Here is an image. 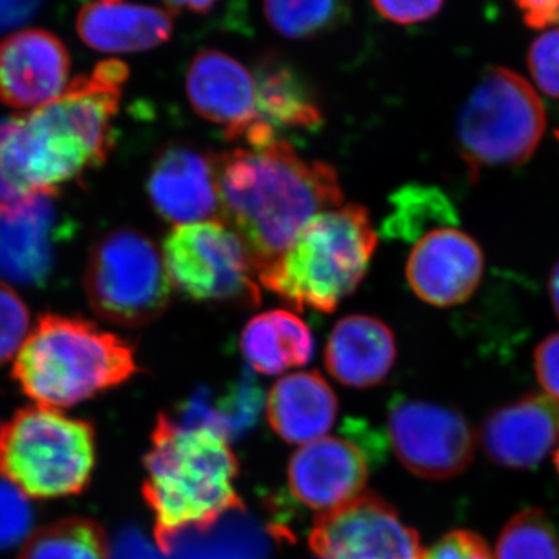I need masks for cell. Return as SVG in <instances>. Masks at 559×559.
Instances as JSON below:
<instances>
[{
    "label": "cell",
    "instance_id": "74e56055",
    "mask_svg": "<svg viewBox=\"0 0 559 559\" xmlns=\"http://www.w3.org/2000/svg\"><path fill=\"white\" fill-rule=\"evenodd\" d=\"M219 0H164L171 11H190V13H205L215 7Z\"/></svg>",
    "mask_w": 559,
    "mask_h": 559
},
{
    "label": "cell",
    "instance_id": "f546056e",
    "mask_svg": "<svg viewBox=\"0 0 559 559\" xmlns=\"http://www.w3.org/2000/svg\"><path fill=\"white\" fill-rule=\"evenodd\" d=\"M32 525V509L27 496L0 480V549L14 546L25 538Z\"/></svg>",
    "mask_w": 559,
    "mask_h": 559
},
{
    "label": "cell",
    "instance_id": "7a4b0ae2",
    "mask_svg": "<svg viewBox=\"0 0 559 559\" xmlns=\"http://www.w3.org/2000/svg\"><path fill=\"white\" fill-rule=\"evenodd\" d=\"M127 79L123 62H102L53 102L0 121V164L22 197L55 193L108 159Z\"/></svg>",
    "mask_w": 559,
    "mask_h": 559
},
{
    "label": "cell",
    "instance_id": "ab89813d",
    "mask_svg": "<svg viewBox=\"0 0 559 559\" xmlns=\"http://www.w3.org/2000/svg\"><path fill=\"white\" fill-rule=\"evenodd\" d=\"M549 293L551 305H554V310L559 319V261L555 264L554 271L550 274Z\"/></svg>",
    "mask_w": 559,
    "mask_h": 559
},
{
    "label": "cell",
    "instance_id": "6da1fadb",
    "mask_svg": "<svg viewBox=\"0 0 559 559\" xmlns=\"http://www.w3.org/2000/svg\"><path fill=\"white\" fill-rule=\"evenodd\" d=\"M218 215L249 252L257 277L314 216L344 200L333 165L301 157L285 140L213 156Z\"/></svg>",
    "mask_w": 559,
    "mask_h": 559
},
{
    "label": "cell",
    "instance_id": "9c48e42d",
    "mask_svg": "<svg viewBox=\"0 0 559 559\" xmlns=\"http://www.w3.org/2000/svg\"><path fill=\"white\" fill-rule=\"evenodd\" d=\"M171 285L198 304L257 307L255 267L240 238L223 221L176 226L164 242Z\"/></svg>",
    "mask_w": 559,
    "mask_h": 559
},
{
    "label": "cell",
    "instance_id": "ffe728a7",
    "mask_svg": "<svg viewBox=\"0 0 559 559\" xmlns=\"http://www.w3.org/2000/svg\"><path fill=\"white\" fill-rule=\"evenodd\" d=\"M393 331L373 316L353 314L331 331L325 366L334 380L355 389L380 385L395 366Z\"/></svg>",
    "mask_w": 559,
    "mask_h": 559
},
{
    "label": "cell",
    "instance_id": "8d00e7d4",
    "mask_svg": "<svg viewBox=\"0 0 559 559\" xmlns=\"http://www.w3.org/2000/svg\"><path fill=\"white\" fill-rule=\"evenodd\" d=\"M110 559H157L154 551L150 549L148 544L142 539V536L135 533L120 536L114 547V555Z\"/></svg>",
    "mask_w": 559,
    "mask_h": 559
},
{
    "label": "cell",
    "instance_id": "b9f144b4",
    "mask_svg": "<svg viewBox=\"0 0 559 559\" xmlns=\"http://www.w3.org/2000/svg\"><path fill=\"white\" fill-rule=\"evenodd\" d=\"M555 24H559V7H558V11H557V21H555Z\"/></svg>",
    "mask_w": 559,
    "mask_h": 559
},
{
    "label": "cell",
    "instance_id": "44dd1931",
    "mask_svg": "<svg viewBox=\"0 0 559 559\" xmlns=\"http://www.w3.org/2000/svg\"><path fill=\"white\" fill-rule=\"evenodd\" d=\"M76 32L84 44L103 53H138L167 43L173 20L156 7L95 2L80 10Z\"/></svg>",
    "mask_w": 559,
    "mask_h": 559
},
{
    "label": "cell",
    "instance_id": "277c9868",
    "mask_svg": "<svg viewBox=\"0 0 559 559\" xmlns=\"http://www.w3.org/2000/svg\"><path fill=\"white\" fill-rule=\"evenodd\" d=\"M134 347L86 320L46 314L14 360V380L36 406L66 409L138 373Z\"/></svg>",
    "mask_w": 559,
    "mask_h": 559
},
{
    "label": "cell",
    "instance_id": "603a6c76",
    "mask_svg": "<svg viewBox=\"0 0 559 559\" xmlns=\"http://www.w3.org/2000/svg\"><path fill=\"white\" fill-rule=\"evenodd\" d=\"M257 116L264 130H314L323 121L322 108L310 84L288 62L263 58L257 66Z\"/></svg>",
    "mask_w": 559,
    "mask_h": 559
},
{
    "label": "cell",
    "instance_id": "ac0fdd59",
    "mask_svg": "<svg viewBox=\"0 0 559 559\" xmlns=\"http://www.w3.org/2000/svg\"><path fill=\"white\" fill-rule=\"evenodd\" d=\"M559 441V401L528 395L485 419L481 443L488 457L506 468L539 465Z\"/></svg>",
    "mask_w": 559,
    "mask_h": 559
},
{
    "label": "cell",
    "instance_id": "d590c367",
    "mask_svg": "<svg viewBox=\"0 0 559 559\" xmlns=\"http://www.w3.org/2000/svg\"><path fill=\"white\" fill-rule=\"evenodd\" d=\"M514 3L528 27H549L557 21L559 0H514Z\"/></svg>",
    "mask_w": 559,
    "mask_h": 559
},
{
    "label": "cell",
    "instance_id": "484cf974",
    "mask_svg": "<svg viewBox=\"0 0 559 559\" xmlns=\"http://www.w3.org/2000/svg\"><path fill=\"white\" fill-rule=\"evenodd\" d=\"M349 0H263L271 27L290 39L334 31L349 16Z\"/></svg>",
    "mask_w": 559,
    "mask_h": 559
},
{
    "label": "cell",
    "instance_id": "7bdbcfd3",
    "mask_svg": "<svg viewBox=\"0 0 559 559\" xmlns=\"http://www.w3.org/2000/svg\"><path fill=\"white\" fill-rule=\"evenodd\" d=\"M102 2H120V0H102Z\"/></svg>",
    "mask_w": 559,
    "mask_h": 559
},
{
    "label": "cell",
    "instance_id": "9a60e30c",
    "mask_svg": "<svg viewBox=\"0 0 559 559\" xmlns=\"http://www.w3.org/2000/svg\"><path fill=\"white\" fill-rule=\"evenodd\" d=\"M70 55L58 36L39 28L0 40V102L38 109L68 90Z\"/></svg>",
    "mask_w": 559,
    "mask_h": 559
},
{
    "label": "cell",
    "instance_id": "7402d4cb",
    "mask_svg": "<svg viewBox=\"0 0 559 559\" xmlns=\"http://www.w3.org/2000/svg\"><path fill=\"white\" fill-rule=\"evenodd\" d=\"M337 396L319 371L282 378L266 401L267 421L283 440L307 444L322 439L336 421Z\"/></svg>",
    "mask_w": 559,
    "mask_h": 559
},
{
    "label": "cell",
    "instance_id": "3957f363",
    "mask_svg": "<svg viewBox=\"0 0 559 559\" xmlns=\"http://www.w3.org/2000/svg\"><path fill=\"white\" fill-rule=\"evenodd\" d=\"M143 498L154 516V536L204 527L245 506L237 489L240 466L229 439L209 426H183L162 414L145 457Z\"/></svg>",
    "mask_w": 559,
    "mask_h": 559
},
{
    "label": "cell",
    "instance_id": "52a82bcc",
    "mask_svg": "<svg viewBox=\"0 0 559 559\" xmlns=\"http://www.w3.org/2000/svg\"><path fill=\"white\" fill-rule=\"evenodd\" d=\"M546 124V109L527 80L510 69H489L460 109V156L471 175L522 164L538 148Z\"/></svg>",
    "mask_w": 559,
    "mask_h": 559
},
{
    "label": "cell",
    "instance_id": "4dcf8cb0",
    "mask_svg": "<svg viewBox=\"0 0 559 559\" xmlns=\"http://www.w3.org/2000/svg\"><path fill=\"white\" fill-rule=\"evenodd\" d=\"M528 69L544 94L559 98V31L544 33L532 44Z\"/></svg>",
    "mask_w": 559,
    "mask_h": 559
},
{
    "label": "cell",
    "instance_id": "836d02e7",
    "mask_svg": "<svg viewBox=\"0 0 559 559\" xmlns=\"http://www.w3.org/2000/svg\"><path fill=\"white\" fill-rule=\"evenodd\" d=\"M535 369L546 395L559 401V333L540 342L535 352Z\"/></svg>",
    "mask_w": 559,
    "mask_h": 559
},
{
    "label": "cell",
    "instance_id": "8992f818",
    "mask_svg": "<svg viewBox=\"0 0 559 559\" xmlns=\"http://www.w3.org/2000/svg\"><path fill=\"white\" fill-rule=\"evenodd\" d=\"M94 465L95 432L83 419L33 406L0 426V476L27 498L79 495Z\"/></svg>",
    "mask_w": 559,
    "mask_h": 559
},
{
    "label": "cell",
    "instance_id": "cb8c5ba5",
    "mask_svg": "<svg viewBox=\"0 0 559 559\" xmlns=\"http://www.w3.org/2000/svg\"><path fill=\"white\" fill-rule=\"evenodd\" d=\"M241 352L253 370L280 374L304 367L314 355V336L307 323L286 310L261 312L241 333Z\"/></svg>",
    "mask_w": 559,
    "mask_h": 559
},
{
    "label": "cell",
    "instance_id": "5bb4252c",
    "mask_svg": "<svg viewBox=\"0 0 559 559\" xmlns=\"http://www.w3.org/2000/svg\"><path fill=\"white\" fill-rule=\"evenodd\" d=\"M369 473V454L358 441L322 437L290 457L288 484L300 503L325 513L359 496Z\"/></svg>",
    "mask_w": 559,
    "mask_h": 559
},
{
    "label": "cell",
    "instance_id": "2e32d148",
    "mask_svg": "<svg viewBox=\"0 0 559 559\" xmlns=\"http://www.w3.org/2000/svg\"><path fill=\"white\" fill-rule=\"evenodd\" d=\"M58 227L55 193L39 191L0 207V278L44 285L57 261Z\"/></svg>",
    "mask_w": 559,
    "mask_h": 559
},
{
    "label": "cell",
    "instance_id": "8fae6325",
    "mask_svg": "<svg viewBox=\"0 0 559 559\" xmlns=\"http://www.w3.org/2000/svg\"><path fill=\"white\" fill-rule=\"evenodd\" d=\"M322 559H423L418 533L399 511L373 492H360L337 509L320 513L310 535Z\"/></svg>",
    "mask_w": 559,
    "mask_h": 559
},
{
    "label": "cell",
    "instance_id": "4fadbf2b",
    "mask_svg": "<svg viewBox=\"0 0 559 559\" xmlns=\"http://www.w3.org/2000/svg\"><path fill=\"white\" fill-rule=\"evenodd\" d=\"M484 267V253L474 238L454 227H439L418 238L406 277L418 299L448 308L465 304L476 293Z\"/></svg>",
    "mask_w": 559,
    "mask_h": 559
},
{
    "label": "cell",
    "instance_id": "d6a6232c",
    "mask_svg": "<svg viewBox=\"0 0 559 559\" xmlns=\"http://www.w3.org/2000/svg\"><path fill=\"white\" fill-rule=\"evenodd\" d=\"M374 9L393 24L412 25L439 13L444 0H371Z\"/></svg>",
    "mask_w": 559,
    "mask_h": 559
},
{
    "label": "cell",
    "instance_id": "60d3db41",
    "mask_svg": "<svg viewBox=\"0 0 559 559\" xmlns=\"http://www.w3.org/2000/svg\"><path fill=\"white\" fill-rule=\"evenodd\" d=\"M555 466H557L558 474H559V448L557 451H555Z\"/></svg>",
    "mask_w": 559,
    "mask_h": 559
},
{
    "label": "cell",
    "instance_id": "5b68a950",
    "mask_svg": "<svg viewBox=\"0 0 559 559\" xmlns=\"http://www.w3.org/2000/svg\"><path fill=\"white\" fill-rule=\"evenodd\" d=\"M377 248L378 234L364 205L326 210L257 278L297 310L330 314L358 289Z\"/></svg>",
    "mask_w": 559,
    "mask_h": 559
},
{
    "label": "cell",
    "instance_id": "d6986e66",
    "mask_svg": "<svg viewBox=\"0 0 559 559\" xmlns=\"http://www.w3.org/2000/svg\"><path fill=\"white\" fill-rule=\"evenodd\" d=\"M275 530L245 506L204 527H186L154 536L167 559H272Z\"/></svg>",
    "mask_w": 559,
    "mask_h": 559
},
{
    "label": "cell",
    "instance_id": "e0dca14e",
    "mask_svg": "<svg viewBox=\"0 0 559 559\" xmlns=\"http://www.w3.org/2000/svg\"><path fill=\"white\" fill-rule=\"evenodd\" d=\"M146 189L154 210L175 227L218 215L212 154L186 145L162 150L151 165Z\"/></svg>",
    "mask_w": 559,
    "mask_h": 559
},
{
    "label": "cell",
    "instance_id": "83f0119b",
    "mask_svg": "<svg viewBox=\"0 0 559 559\" xmlns=\"http://www.w3.org/2000/svg\"><path fill=\"white\" fill-rule=\"evenodd\" d=\"M392 202L393 213L388 218L385 231L389 237L403 240L419 237L430 221L450 219L452 215L447 198L439 190L429 187H406L396 191Z\"/></svg>",
    "mask_w": 559,
    "mask_h": 559
},
{
    "label": "cell",
    "instance_id": "f35d334b",
    "mask_svg": "<svg viewBox=\"0 0 559 559\" xmlns=\"http://www.w3.org/2000/svg\"><path fill=\"white\" fill-rule=\"evenodd\" d=\"M20 191L11 186L9 178H7L5 171H3L2 164H0V207H7V205L14 204L22 200Z\"/></svg>",
    "mask_w": 559,
    "mask_h": 559
},
{
    "label": "cell",
    "instance_id": "ee69618b",
    "mask_svg": "<svg viewBox=\"0 0 559 559\" xmlns=\"http://www.w3.org/2000/svg\"><path fill=\"white\" fill-rule=\"evenodd\" d=\"M557 138H558V140H559V131H557Z\"/></svg>",
    "mask_w": 559,
    "mask_h": 559
},
{
    "label": "cell",
    "instance_id": "4316f807",
    "mask_svg": "<svg viewBox=\"0 0 559 559\" xmlns=\"http://www.w3.org/2000/svg\"><path fill=\"white\" fill-rule=\"evenodd\" d=\"M495 559H559L557 528L544 511H520L500 532Z\"/></svg>",
    "mask_w": 559,
    "mask_h": 559
},
{
    "label": "cell",
    "instance_id": "d4e9b609",
    "mask_svg": "<svg viewBox=\"0 0 559 559\" xmlns=\"http://www.w3.org/2000/svg\"><path fill=\"white\" fill-rule=\"evenodd\" d=\"M20 559H110V554L100 525L72 518L35 533Z\"/></svg>",
    "mask_w": 559,
    "mask_h": 559
},
{
    "label": "cell",
    "instance_id": "ba28073f",
    "mask_svg": "<svg viewBox=\"0 0 559 559\" xmlns=\"http://www.w3.org/2000/svg\"><path fill=\"white\" fill-rule=\"evenodd\" d=\"M84 288L102 319L142 326L167 311L173 285L154 242L138 230L117 229L92 248Z\"/></svg>",
    "mask_w": 559,
    "mask_h": 559
},
{
    "label": "cell",
    "instance_id": "30bf717a",
    "mask_svg": "<svg viewBox=\"0 0 559 559\" xmlns=\"http://www.w3.org/2000/svg\"><path fill=\"white\" fill-rule=\"evenodd\" d=\"M388 433L396 457L421 479L459 476L476 450L468 421L459 412L429 401L396 396L389 406Z\"/></svg>",
    "mask_w": 559,
    "mask_h": 559
},
{
    "label": "cell",
    "instance_id": "1f68e13d",
    "mask_svg": "<svg viewBox=\"0 0 559 559\" xmlns=\"http://www.w3.org/2000/svg\"><path fill=\"white\" fill-rule=\"evenodd\" d=\"M423 559H495L484 539L468 530L448 533Z\"/></svg>",
    "mask_w": 559,
    "mask_h": 559
},
{
    "label": "cell",
    "instance_id": "f1b7e54d",
    "mask_svg": "<svg viewBox=\"0 0 559 559\" xmlns=\"http://www.w3.org/2000/svg\"><path fill=\"white\" fill-rule=\"evenodd\" d=\"M28 334L31 311L5 282H0V366L20 353Z\"/></svg>",
    "mask_w": 559,
    "mask_h": 559
},
{
    "label": "cell",
    "instance_id": "7c38bea8",
    "mask_svg": "<svg viewBox=\"0 0 559 559\" xmlns=\"http://www.w3.org/2000/svg\"><path fill=\"white\" fill-rule=\"evenodd\" d=\"M187 95L194 112L223 127L230 142L249 148L270 145L274 140L257 116L255 76L242 62L219 50H202L187 72Z\"/></svg>",
    "mask_w": 559,
    "mask_h": 559
},
{
    "label": "cell",
    "instance_id": "e575fe53",
    "mask_svg": "<svg viewBox=\"0 0 559 559\" xmlns=\"http://www.w3.org/2000/svg\"><path fill=\"white\" fill-rule=\"evenodd\" d=\"M46 0H0V33L16 31L27 24Z\"/></svg>",
    "mask_w": 559,
    "mask_h": 559
}]
</instances>
